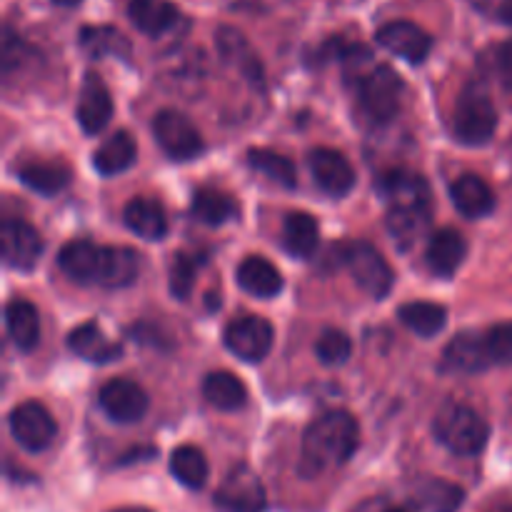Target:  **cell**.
Instances as JSON below:
<instances>
[{
    "label": "cell",
    "instance_id": "ab89813d",
    "mask_svg": "<svg viewBox=\"0 0 512 512\" xmlns=\"http://www.w3.org/2000/svg\"><path fill=\"white\" fill-rule=\"evenodd\" d=\"M485 348L493 365L512 363V323H500L485 333Z\"/></svg>",
    "mask_w": 512,
    "mask_h": 512
},
{
    "label": "cell",
    "instance_id": "5bb4252c",
    "mask_svg": "<svg viewBox=\"0 0 512 512\" xmlns=\"http://www.w3.org/2000/svg\"><path fill=\"white\" fill-rule=\"evenodd\" d=\"M105 245H95L90 240H70L60 248L58 268L68 275L73 283L100 285L103 275Z\"/></svg>",
    "mask_w": 512,
    "mask_h": 512
},
{
    "label": "cell",
    "instance_id": "74e56055",
    "mask_svg": "<svg viewBox=\"0 0 512 512\" xmlns=\"http://www.w3.org/2000/svg\"><path fill=\"white\" fill-rule=\"evenodd\" d=\"M350 353H353V343L343 330H323L318 343H315V355L323 365H343L350 358Z\"/></svg>",
    "mask_w": 512,
    "mask_h": 512
},
{
    "label": "cell",
    "instance_id": "52a82bcc",
    "mask_svg": "<svg viewBox=\"0 0 512 512\" xmlns=\"http://www.w3.org/2000/svg\"><path fill=\"white\" fill-rule=\"evenodd\" d=\"M215 508L220 512H265L268 495L258 473L248 465H235L215 490Z\"/></svg>",
    "mask_w": 512,
    "mask_h": 512
},
{
    "label": "cell",
    "instance_id": "7402d4cb",
    "mask_svg": "<svg viewBox=\"0 0 512 512\" xmlns=\"http://www.w3.org/2000/svg\"><path fill=\"white\" fill-rule=\"evenodd\" d=\"M123 220L135 235L150 240H163L168 233V215L165 208L153 198H133L125 203L123 208Z\"/></svg>",
    "mask_w": 512,
    "mask_h": 512
},
{
    "label": "cell",
    "instance_id": "bcb514c9",
    "mask_svg": "<svg viewBox=\"0 0 512 512\" xmlns=\"http://www.w3.org/2000/svg\"><path fill=\"white\" fill-rule=\"evenodd\" d=\"M490 512H512V505H503V508H495V510H490Z\"/></svg>",
    "mask_w": 512,
    "mask_h": 512
},
{
    "label": "cell",
    "instance_id": "4dcf8cb0",
    "mask_svg": "<svg viewBox=\"0 0 512 512\" xmlns=\"http://www.w3.org/2000/svg\"><path fill=\"white\" fill-rule=\"evenodd\" d=\"M430 225V208H388V233L403 250L413 248Z\"/></svg>",
    "mask_w": 512,
    "mask_h": 512
},
{
    "label": "cell",
    "instance_id": "ba28073f",
    "mask_svg": "<svg viewBox=\"0 0 512 512\" xmlns=\"http://www.w3.org/2000/svg\"><path fill=\"white\" fill-rule=\"evenodd\" d=\"M275 330L260 315H243L225 328V348L245 363H260L273 348Z\"/></svg>",
    "mask_w": 512,
    "mask_h": 512
},
{
    "label": "cell",
    "instance_id": "30bf717a",
    "mask_svg": "<svg viewBox=\"0 0 512 512\" xmlns=\"http://www.w3.org/2000/svg\"><path fill=\"white\" fill-rule=\"evenodd\" d=\"M98 405L110 420L115 423H138L148 413V395L135 380L130 378H113L100 388Z\"/></svg>",
    "mask_w": 512,
    "mask_h": 512
},
{
    "label": "cell",
    "instance_id": "d4e9b609",
    "mask_svg": "<svg viewBox=\"0 0 512 512\" xmlns=\"http://www.w3.org/2000/svg\"><path fill=\"white\" fill-rule=\"evenodd\" d=\"M138 158V145L135 138L128 130H118V133L110 135L93 155V165L100 175L105 178H113V175L125 173L130 165Z\"/></svg>",
    "mask_w": 512,
    "mask_h": 512
},
{
    "label": "cell",
    "instance_id": "5b68a950",
    "mask_svg": "<svg viewBox=\"0 0 512 512\" xmlns=\"http://www.w3.org/2000/svg\"><path fill=\"white\" fill-rule=\"evenodd\" d=\"M343 263L353 275L355 285L370 298L383 300L393 290L395 275L388 260L380 255V250L370 243H348L343 245Z\"/></svg>",
    "mask_w": 512,
    "mask_h": 512
},
{
    "label": "cell",
    "instance_id": "8992f818",
    "mask_svg": "<svg viewBox=\"0 0 512 512\" xmlns=\"http://www.w3.org/2000/svg\"><path fill=\"white\" fill-rule=\"evenodd\" d=\"M153 135L160 150L173 160H193L203 153V135L180 110H160L153 118Z\"/></svg>",
    "mask_w": 512,
    "mask_h": 512
},
{
    "label": "cell",
    "instance_id": "f546056e",
    "mask_svg": "<svg viewBox=\"0 0 512 512\" xmlns=\"http://www.w3.org/2000/svg\"><path fill=\"white\" fill-rule=\"evenodd\" d=\"M283 248L288 250L293 258L305 260L318 250L320 230L313 215L308 213H288L283 223Z\"/></svg>",
    "mask_w": 512,
    "mask_h": 512
},
{
    "label": "cell",
    "instance_id": "484cf974",
    "mask_svg": "<svg viewBox=\"0 0 512 512\" xmlns=\"http://www.w3.org/2000/svg\"><path fill=\"white\" fill-rule=\"evenodd\" d=\"M5 328H8L10 340L20 350H33L40 340V315L33 303L23 298H13L5 305Z\"/></svg>",
    "mask_w": 512,
    "mask_h": 512
},
{
    "label": "cell",
    "instance_id": "277c9868",
    "mask_svg": "<svg viewBox=\"0 0 512 512\" xmlns=\"http://www.w3.org/2000/svg\"><path fill=\"white\" fill-rule=\"evenodd\" d=\"M498 130V110L480 83H468L458 95L453 113V135L463 145H485Z\"/></svg>",
    "mask_w": 512,
    "mask_h": 512
},
{
    "label": "cell",
    "instance_id": "2e32d148",
    "mask_svg": "<svg viewBox=\"0 0 512 512\" xmlns=\"http://www.w3.org/2000/svg\"><path fill=\"white\" fill-rule=\"evenodd\" d=\"M113 118V98L108 85L95 73H88L80 88L78 100V123L85 135H98Z\"/></svg>",
    "mask_w": 512,
    "mask_h": 512
},
{
    "label": "cell",
    "instance_id": "7a4b0ae2",
    "mask_svg": "<svg viewBox=\"0 0 512 512\" xmlns=\"http://www.w3.org/2000/svg\"><path fill=\"white\" fill-rule=\"evenodd\" d=\"M370 63V50L358 45L355 53L345 60L348 75L355 83V98H358L360 113L375 125H385L400 113L403 105V80L390 65H365Z\"/></svg>",
    "mask_w": 512,
    "mask_h": 512
},
{
    "label": "cell",
    "instance_id": "ac0fdd59",
    "mask_svg": "<svg viewBox=\"0 0 512 512\" xmlns=\"http://www.w3.org/2000/svg\"><path fill=\"white\" fill-rule=\"evenodd\" d=\"M493 368L485 348V335L460 333L448 343L443 353V370L448 373H483Z\"/></svg>",
    "mask_w": 512,
    "mask_h": 512
},
{
    "label": "cell",
    "instance_id": "7bdbcfd3",
    "mask_svg": "<svg viewBox=\"0 0 512 512\" xmlns=\"http://www.w3.org/2000/svg\"><path fill=\"white\" fill-rule=\"evenodd\" d=\"M498 18L503 20L505 25H510V28H512V0H505V3L500 5V10H498Z\"/></svg>",
    "mask_w": 512,
    "mask_h": 512
},
{
    "label": "cell",
    "instance_id": "d6986e66",
    "mask_svg": "<svg viewBox=\"0 0 512 512\" xmlns=\"http://www.w3.org/2000/svg\"><path fill=\"white\" fill-rule=\"evenodd\" d=\"M235 280L245 293L255 298H275L283 290V275L263 255H248L235 270Z\"/></svg>",
    "mask_w": 512,
    "mask_h": 512
},
{
    "label": "cell",
    "instance_id": "9c48e42d",
    "mask_svg": "<svg viewBox=\"0 0 512 512\" xmlns=\"http://www.w3.org/2000/svg\"><path fill=\"white\" fill-rule=\"evenodd\" d=\"M8 425L15 443H18L20 448L28 450V453H43V450L55 440V433H58L53 415L48 413L45 405L35 403V400L20 403L18 408L10 413Z\"/></svg>",
    "mask_w": 512,
    "mask_h": 512
},
{
    "label": "cell",
    "instance_id": "9a60e30c",
    "mask_svg": "<svg viewBox=\"0 0 512 512\" xmlns=\"http://www.w3.org/2000/svg\"><path fill=\"white\" fill-rule=\"evenodd\" d=\"M378 193L388 208H430V185L413 170H388L378 180Z\"/></svg>",
    "mask_w": 512,
    "mask_h": 512
},
{
    "label": "cell",
    "instance_id": "4316f807",
    "mask_svg": "<svg viewBox=\"0 0 512 512\" xmlns=\"http://www.w3.org/2000/svg\"><path fill=\"white\" fill-rule=\"evenodd\" d=\"M203 398L213 408L233 413V410H240L248 403V388L230 370H215V373H208V378L203 380Z\"/></svg>",
    "mask_w": 512,
    "mask_h": 512
},
{
    "label": "cell",
    "instance_id": "4fadbf2b",
    "mask_svg": "<svg viewBox=\"0 0 512 512\" xmlns=\"http://www.w3.org/2000/svg\"><path fill=\"white\" fill-rule=\"evenodd\" d=\"M3 243V260L10 268L30 270L43 255V238L30 223L20 218H5L0 228Z\"/></svg>",
    "mask_w": 512,
    "mask_h": 512
},
{
    "label": "cell",
    "instance_id": "44dd1931",
    "mask_svg": "<svg viewBox=\"0 0 512 512\" xmlns=\"http://www.w3.org/2000/svg\"><path fill=\"white\" fill-rule=\"evenodd\" d=\"M215 43H218V50L225 58V63L238 68L250 83H263V65H260V58L255 55V50L250 48V43L245 40L243 33H238V30L230 28V25H223V28L215 33Z\"/></svg>",
    "mask_w": 512,
    "mask_h": 512
},
{
    "label": "cell",
    "instance_id": "ffe728a7",
    "mask_svg": "<svg viewBox=\"0 0 512 512\" xmlns=\"http://www.w3.org/2000/svg\"><path fill=\"white\" fill-rule=\"evenodd\" d=\"M128 18L140 33L160 38L180 23V10L170 0H130Z\"/></svg>",
    "mask_w": 512,
    "mask_h": 512
},
{
    "label": "cell",
    "instance_id": "6da1fadb",
    "mask_svg": "<svg viewBox=\"0 0 512 512\" xmlns=\"http://www.w3.org/2000/svg\"><path fill=\"white\" fill-rule=\"evenodd\" d=\"M360 445V428L348 410H330L305 428L300 448L298 473L313 480L325 470L340 468L355 455Z\"/></svg>",
    "mask_w": 512,
    "mask_h": 512
},
{
    "label": "cell",
    "instance_id": "8fae6325",
    "mask_svg": "<svg viewBox=\"0 0 512 512\" xmlns=\"http://www.w3.org/2000/svg\"><path fill=\"white\" fill-rule=\"evenodd\" d=\"M375 40L380 43V48L408 60V63H423L433 48V38L428 30H423L413 20H390V23L380 25Z\"/></svg>",
    "mask_w": 512,
    "mask_h": 512
},
{
    "label": "cell",
    "instance_id": "1f68e13d",
    "mask_svg": "<svg viewBox=\"0 0 512 512\" xmlns=\"http://www.w3.org/2000/svg\"><path fill=\"white\" fill-rule=\"evenodd\" d=\"M398 318L405 328L413 330L420 338H433L448 323V310L438 303H428V300H415V303L400 305Z\"/></svg>",
    "mask_w": 512,
    "mask_h": 512
},
{
    "label": "cell",
    "instance_id": "f6af8a7d",
    "mask_svg": "<svg viewBox=\"0 0 512 512\" xmlns=\"http://www.w3.org/2000/svg\"><path fill=\"white\" fill-rule=\"evenodd\" d=\"M110 512H153V510H148V508H115Z\"/></svg>",
    "mask_w": 512,
    "mask_h": 512
},
{
    "label": "cell",
    "instance_id": "603a6c76",
    "mask_svg": "<svg viewBox=\"0 0 512 512\" xmlns=\"http://www.w3.org/2000/svg\"><path fill=\"white\" fill-rule=\"evenodd\" d=\"M450 198L468 220H480L495 210L493 188L478 175H463V178L455 180L453 188H450Z\"/></svg>",
    "mask_w": 512,
    "mask_h": 512
},
{
    "label": "cell",
    "instance_id": "d590c367",
    "mask_svg": "<svg viewBox=\"0 0 512 512\" xmlns=\"http://www.w3.org/2000/svg\"><path fill=\"white\" fill-rule=\"evenodd\" d=\"M248 165L255 170V173L265 175L270 183L280 185V188H295V185H298V170H295L293 160L275 153V150H268V148L248 150Z\"/></svg>",
    "mask_w": 512,
    "mask_h": 512
},
{
    "label": "cell",
    "instance_id": "e575fe53",
    "mask_svg": "<svg viewBox=\"0 0 512 512\" xmlns=\"http://www.w3.org/2000/svg\"><path fill=\"white\" fill-rule=\"evenodd\" d=\"M170 473L185 488L200 490L208 483V460L195 445H180L170 455Z\"/></svg>",
    "mask_w": 512,
    "mask_h": 512
},
{
    "label": "cell",
    "instance_id": "7dc6e473",
    "mask_svg": "<svg viewBox=\"0 0 512 512\" xmlns=\"http://www.w3.org/2000/svg\"><path fill=\"white\" fill-rule=\"evenodd\" d=\"M385 512H413V510H408V508H390V510H385Z\"/></svg>",
    "mask_w": 512,
    "mask_h": 512
},
{
    "label": "cell",
    "instance_id": "e0dca14e",
    "mask_svg": "<svg viewBox=\"0 0 512 512\" xmlns=\"http://www.w3.org/2000/svg\"><path fill=\"white\" fill-rule=\"evenodd\" d=\"M465 255H468V243H465L463 233H458L455 228H443L430 238L425 263H428L430 273L438 278H453L463 265Z\"/></svg>",
    "mask_w": 512,
    "mask_h": 512
},
{
    "label": "cell",
    "instance_id": "8d00e7d4",
    "mask_svg": "<svg viewBox=\"0 0 512 512\" xmlns=\"http://www.w3.org/2000/svg\"><path fill=\"white\" fill-rule=\"evenodd\" d=\"M190 210H193L195 220L218 228V225L228 223L230 218H235L238 205H235V200L230 198L228 193H220V190L215 188H200L198 193H195L193 208Z\"/></svg>",
    "mask_w": 512,
    "mask_h": 512
},
{
    "label": "cell",
    "instance_id": "f1b7e54d",
    "mask_svg": "<svg viewBox=\"0 0 512 512\" xmlns=\"http://www.w3.org/2000/svg\"><path fill=\"white\" fill-rule=\"evenodd\" d=\"M78 45L90 58H128L130 40L113 25H88L78 33Z\"/></svg>",
    "mask_w": 512,
    "mask_h": 512
},
{
    "label": "cell",
    "instance_id": "b9f144b4",
    "mask_svg": "<svg viewBox=\"0 0 512 512\" xmlns=\"http://www.w3.org/2000/svg\"><path fill=\"white\" fill-rule=\"evenodd\" d=\"M473 3V8H478L480 13H495L498 15L500 5L505 3V0H470Z\"/></svg>",
    "mask_w": 512,
    "mask_h": 512
},
{
    "label": "cell",
    "instance_id": "7c38bea8",
    "mask_svg": "<svg viewBox=\"0 0 512 512\" xmlns=\"http://www.w3.org/2000/svg\"><path fill=\"white\" fill-rule=\"evenodd\" d=\"M310 173L315 185L333 198H343L353 190L355 170L343 153L333 148H315L308 155Z\"/></svg>",
    "mask_w": 512,
    "mask_h": 512
},
{
    "label": "cell",
    "instance_id": "83f0119b",
    "mask_svg": "<svg viewBox=\"0 0 512 512\" xmlns=\"http://www.w3.org/2000/svg\"><path fill=\"white\" fill-rule=\"evenodd\" d=\"M18 178L40 195H58L68 188L70 168L60 160H30L18 168Z\"/></svg>",
    "mask_w": 512,
    "mask_h": 512
},
{
    "label": "cell",
    "instance_id": "cb8c5ba5",
    "mask_svg": "<svg viewBox=\"0 0 512 512\" xmlns=\"http://www.w3.org/2000/svg\"><path fill=\"white\" fill-rule=\"evenodd\" d=\"M68 348L73 350L78 358L100 365L113 363V360H118L120 355H123L120 343H113V340H110L95 323L78 325V328L68 335Z\"/></svg>",
    "mask_w": 512,
    "mask_h": 512
},
{
    "label": "cell",
    "instance_id": "60d3db41",
    "mask_svg": "<svg viewBox=\"0 0 512 512\" xmlns=\"http://www.w3.org/2000/svg\"><path fill=\"white\" fill-rule=\"evenodd\" d=\"M495 73H498L500 85L512 95V40L495 50Z\"/></svg>",
    "mask_w": 512,
    "mask_h": 512
},
{
    "label": "cell",
    "instance_id": "ee69618b",
    "mask_svg": "<svg viewBox=\"0 0 512 512\" xmlns=\"http://www.w3.org/2000/svg\"><path fill=\"white\" fill-rule=\"evenodd\" d=\"M55 5H60V8H75V5L80 3V0H53Z\"/></svg>",
    "mask_w": 512,
    "mask_h": 512
},
{
    "label": "cell",
    "instance_id": "d6a6232c",
    "mask_svg": "<svg viewBox=\"0 0 512 512\" xmlns=\"http://www.w3.org/2000/svg\"><path fill=\"white\" fill-rule=\"evenodd\" d=\"M140 273V255L133 248H108L105 245V260H103V275H100V285L110 290L128 288L135 283Z\"/></svg>",
    "mask_w": 512,
    "mask_h": 512
},
{
    "label": "cell",
    "instance_id": "f35d334b",
    "mask_svg": "<svg viewBox=\"0 0 512 512\" xmlns=\"http://www.w3.org/2000/svg\"><path fill=\"white\" fill-rule=\"evenodd\" d=\"M195 273H198V260L190 258L188 253H175L170 260V293L175 300H188L190 290L195 285Z\"/></svg>",
    "mask_w": 512,
    "mask_h": 512
},
{
    "label": "cell",
    "instance_id": "3957f363",
    "mask_svg": "<svg viewBox=\"0 0 512 512\" xmlns=\"http://www.w3.org/2000/svg\"><path fill=\"white\" fill-rule=\"evenodd\" d=\"M435 438L460 458H473L480 455L488 445L490 428L480 413H475L470 405L445 403L440 413L435 415Z\"/></svg>",
    "mask_w": 512,
    "mask_h": 512
},
{
    "label": "cell",
    "instance_id": "836d02e7",
    "mask_svg": "<svg viewBox=\"0 0 512 512\" xmlns=\"http://www.w3.org/2000/svg\"><path fill=\"white\" fill-rule=\"evenodd\" d=\"M415 500L430 512H455L463 505L465 493L445 478H423L415 485Z\"/></svg>",
    "mask_w": 512,
    "mask_h": 512
}]
</instances>
